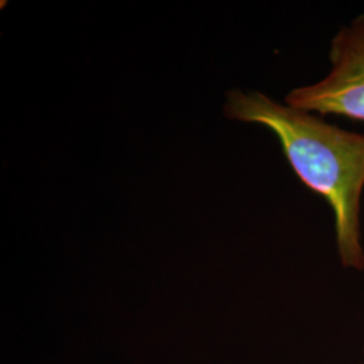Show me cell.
Segmentation results:
<instances>
[{"label": "cell", "mask_w": 364, "mask_h": 364, "mask_svg": "<svg viewBox=\"0 0 364 364\" xmlns=\"http://www.w3.org/2000/svg\"><path fill=\"white\" fill-rule=\"evenodd\" d=\"M362 364H364V362H363V363H362Z\"/></svg>", "instance_id": "3"}, {"label": "cell", "mask_w": 364, "mask_h": 364, "mask_svg": "<svg viewBox=\"0 0 364 364\" xmlns=\"http://www.w3.org/2000/svg\"><path fill=\"white\" fill-rule=\"evenodd\" d=\"M225 115L273 131L287 161L311 191L323 196L335 215L338 258L364 270L360 200L364 189V134L343 130L260 92H228Z\"/></svg>", "instance_id": "1"}, {"label": "cell", "mask_w": 364, "mask_h": 364, "mask_svg": "<svg viewBox=\"0 0 364 364\" xmlns=\"http://www.w3.org/2000/svg\"><path fill=\"white\" fill-rule=\"evenodd\" d=\"M332 68L321 81L293 90L287 105L312 114L364 122V15L338 30L331 43Z\"/></svg>", "instance_id": "2"}]
</instances>
